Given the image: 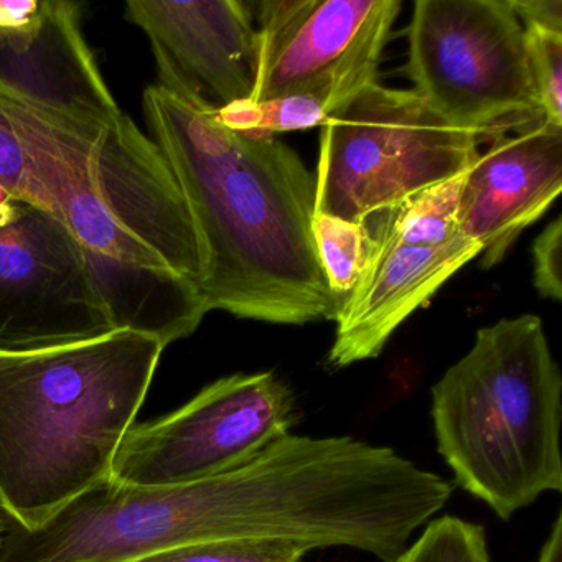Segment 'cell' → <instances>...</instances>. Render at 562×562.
Returning a JSON list of instances; mask_svg holds the SVG:
<instances>
[{
  "label": "cell",
  "instance_id": "6da1fadb",
  "mask_svg": "<svg viewBox=\"0 0 562 562\" xmlns=\"http://www.w3.org/2000/svg\"><path fill=\"white\" fill-rule=\"evenodd\" d=\"M144 114L199 235L209 312L279 325L335 318L312 235L315 179L299 154L276 137L235 133L156 85Z\"/></svg>",
  "mask_w": 562,
  "mask_h": 562
},
{
  "label": "cell",
  "instance_id": "7a4b0ae2",
  "mask_svg": "<svg viewBox=\"0 0 562 562\" xmlns=\"http://www.w3.org/2000/svg\"><path fill=\"white\" fill-rule=\"evenodd\" d=\"M164 347L117 330L27 353H0V509L37 528L111 479Z\"/></svg>",
  "mask_w": 562,
  "mask_h": 562
},
{
  "label": "cell",
  "instance_id": "3957f363",
  "mask_svg": "<svg viewBox=\"0 0 562 562\" xmlns=\"http://www.w3.org/2000/svg\"><path fill=\"white\" fill-rule=\"evenodd\" d=\"M50 202L90 272L169 269L199 282L203 255L166 157L124 114L113 124L65 116L0 87Z\"/></svg>",
  "mask_w": 562,
  "mask_h": 562
},
{
  "label": "cell",
  "instance_id": "277c9868",
  "mask_svg": "<svg viewBox=\"0 0 562 562\" xmlns=\"http://www.w3.org/2000/svg\"><path fill=\"white\" fill-rule=\"evenodd\" d=\"M453 482L503 521L562 490V376L538 315L502 318L430 390Z\"/></svg>",
  "mask_w": 562,
  "mask_h": 562
},
{
  "label": "cell",
  "instance_id": "5b68a950",
  "mask_svg": "<svg viewBox=\"0 0 562 562\" xmlns=\"http://www.w3.org/2000/svg\"><path fill=\"white\" fill-rule=\"evenodd\" d=\"M479 137L414 90L368 85L322 126L314 215L363 223L463 176L479 157Z\"/></svg>",
  "mask_w": 562,
  "mask_h": 562
},
{
  "label": "cell",
  "instance_id": "8992f818",
  "mask_svg": "<svg viewBox=\"0 0 562 562\" xmlns=\"http://www.w3.org/2000/svg\"><path fill=\"white\" fill-rule=\"evenodd\" d=\"M406 71L437 114L479 136L542 117L509 0H417Z\"/></svg>",
  "mask_w": 562,
  "mask_h": 562
},
{
  "label": "cell",
  "instance_id": "52a82bcc",
  "mask_svg": "<svg viewBox=\"0 0 562 562\" xmlns=\"http://www.w3.org/2000/svg\"><path fill=\"white\" fill-rule=\"evenodd\" d=\"M297 401L272 371L216 380L179 409L134 424L114 457L111 479L176 486L238 469L297 424Z\"/></svg>",
  "mask_w": 562,
  "mask_h": 562
},
{
  "label": "cell",
  "instance_id": "ba28073f",
  "mask_svg": "<svg viewBox=\"0 0 562 562\" xmlns=\"http://www.w3.org/2000/svg\"><path fill=\"white\" fill-rule=\"evenodd\" d=\"M259 29L249 100L311 97L340 111L376 83L400 0H261L248 4Z\"/></svg>",
  "mask_w": 562,
  "mask_h": 562
},
{
  "label": "cell",
  "instance_id": "9c48e42d",
  "mask_svg": "<svg viewBox=\"0 0 562 562\" xmlns=\"http://www.w3.org/2000/svg\"><path fill=\"white\" fill-rule=\"evenodd\" d=\"M113 331L67 225L31 203H0V353L48 350Z\"/></svg>",
  "mask_w": 562,
  "mask_h": 562
},
{
  "label": "cell",
  "instance_id": "30bf717a",
  "mask_svg": "<svg viewBox=\"0 0 562 562\" xmlns=\"http://www.w3.org/2000/svg\"><path fill=\"white\" fill-rule=\"evenodd\" d=\"M124 15L149 37L156 87L170 97L215 114L251 98L258 35L248 2L131 0Z\"/></svg>",
  "mask_w": 562,
  "mask_h": 562
},
{
  "label": "cell",
  "instance_id": "8fae6325",
  "mask_svg": "<svg viewBox=\"0 0 562 562\" xmlns=\"http://www.w3.org/2000/svg\"><path fill=\"white\" fill-rule=\"evenodd\" d=\"M0 87L91 123L124 116L68 0H0Z\"/></svg>",
  "mask_w": 562,
  "mask_h": 562
},
{
  "label": "cell",
  "instance_id": "7c38bea8",
  "mask_svg": "<svg viewBox=\"0 0 562 562\" xmlns=\"http://www.w3.org/2000/svg\"><path fill=\"white\" fill-rule=\"evenodd\" d=\"M361 226L363 269L335 314L337 330L328 351V364L335 370L380 357L394 331L482 255L480 243L463 233L427 245L396 238L368 222Z\"/></svg>",
  "mask_w": 562,
  "mask_h": 562
},
{
  "label": "cell",
  "instance_id": "4fadbf2b",
  "mask_svg": "<svg viewBox=\"0 0 562 562\" xmlns=\"http://www.w3.org/2000/svg\"><path fill=\"white\" fill-rule=\"evenodd\" d=\"M516 130L499 133L463 179L460 232L482 246L483 268L499 265L561 195L562 127L538 117Z\"/></svg>",
  "mask_w": 562,
  "mask_h": 562
},
{
  "label": "cell",
  "instance_id": "5bb4252c",
  "mask_svg": "<svg viewBox=\"0 0 562 562\" xmlns=\"http://www.w3.org/2000/svg\"><path fill=\"white\" fill-rule=\"evenodd\" d=\"M465 173L423 190L400 205L380 210L364 222L407 241L427 245L449 241L462 235L459 203Z\"/></svg>",
  "mask_w": 562,
  "mask_h": 562
},
{
  "label": "cell",
  "instance_id": "9a60e30c",
  "mask_svg": "<svg viewBox=\"0 0 562 562\" xmlns=\"http://www.w3.org/2000/svg\"><path fill=\"white\" fill-rule=\"evenodd\" d=\"M216 116L223 126L235 133L274 137L276 134L322 127L330 113L315 98L284 97L265 101H236Z\"/></svg>",
  "mask_w": 562,
  "mask_h": 562
},
{
  "label": "cell",
  "instance_id": "2e32d148",
  "mask_svg": "<svg viewBox=\"0 0 562 562\" xmlns=\"http://www.w3.org/2000/svg\"><path fill=\"white\" fill-rule=\"evenodd\" d=\"M312 235L328 288L338 307L360 278L364 262V232L361 223L334 215H314Z\"/></svg>",
  "mask_w": 562,
  "mask_h": 562
},
{
  "label": "cell",
  "instance_id": "e0dca14e",
  "mask_svg": "<svg viewBox=\"0 0 562 562\" xmlns=\"http://www.w3.org/2000/svg\"><path fill=\"white\" fill-rule=\"evenodd\" d=\"M396 562H492L485 528L446 515L426 525Z\"/></svg>",
  "mask_w": 562,
  "mask_h": 562
},
{
  "label": "cell",
  "instance_id": "ac0fdd59",
  "mask_svg": "<svg viewBox=\"0 0 562 562\" xmlns=\"http://www.w3.org/2000/svg\"><path fill=\"white\" fill-rule=\"evenodd\" d=\"M308 549L279 539L193 542L136 562H302Z\"/></svg>",
  "mask_w": 562,
  "mask_h": 562
},
{
  "label": "cell",
  "instance_id": "d6986e66",
  "mask_svg": "<svg viewBox=\"0 0 562 562\" xmlns=\"http://www.w3.org/2000/svg\"><path fill=\"white\" fill-rule=\"evenodd\" d=\"M525 41L542 120L562 127V32L525 27Z\"/></svg>",
  "mask_w": 562,
  "mask_h": 562
},
{
  "label": "cell",
  "instance_id": "ffe728a7",
  "mask_svg": "<svg viewBox=\"0 0 562 562\" xmlns=\"http://www.w3.org/2000/svg\"><path fill=\"white\" fill-rule=\"evenodd\" d=\"M0 192L8 200L31 203L50 212L47 192L35 176L34 162L18 136L0 94ZM52 213V212H50Z\"/></svg>",
  "mask_w": 562,
  "mask_h": 562
},
{
  "label": "cell",
  "instance_id": "44dd1931",
  "mask_svg": "<svg viewBox=\"0 0 562 562\" xmlns=\"http://www.w3.org/2000/svg\"><path fill=\"white\" fill-rule=\"evenodd\" d=\"M562 218L552 220L532 245V278L542 297L562 301Z\"/></svg>",
  "mask_w": 562,
  "mask_h": 562
},
{
  "label": "cell",
  "instance_id": "7402d4cb",
  "mask_svg": "<svg viewBox=\"0 0 562 562\" xmlns=\"http://www.w3.org/2000/svg\"><path fill=\"white\" fill-rule=\"evenodd\" d=\"M522 27H542L562 32L561 0H509Z\"/></svg>",
  "mask_w": 562,
  "mask_h": 562
},
{
  "label": "cell",
  "instance_id": "603a6c76",
  "mask_svg": "<svg viewBox=\"0 0 562 562\" xmlns=\"http://www.w3.org/2000/svg\"><path fill=\"white\" fill-rule=\"evenodd\" d=\"M538 562H562V515L554 519L551 532L539 552Z\"/></svg>",
  "mask_w": 562,
  "mask_h": 562
}]
</instances>
